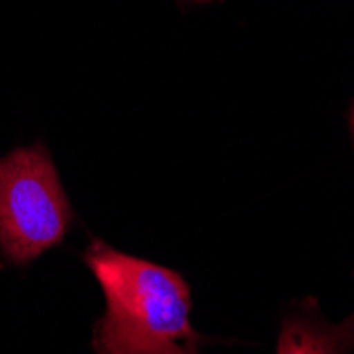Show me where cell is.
I'll return each instance as SVG.
<instances>
[{
	"label": "cell",
	"instance_id": "cell-5",
	"mask_svg": "<svg viewBox=\"0 0 354 354\" xmlns=\"http://www.w3.org/2000/svg\"><path fill=\"white\" fill-rule=\"evenodd\" d=\"M348 123H350V132H352V138H354V104L350 109V117H348Z\"/></svg>",
	"mask_w": 354,
	"mask_h": 354
},
{
	"label": "cell",
	"instance_id": "cell-1",
	"mask_svg": "<svg viewBox=\"0 0 354 354\" xmlns=\"http://www.w3.org/2000/svg\"><path fill=\"white\" fill-rule=\"evenodd\" d=\"M83 259L104 295L93 327L95 354H202V337L189 320V286L178 272L102 240H93Z\"/></svg>",
	"mask_w": 354,
	"mask_h": 354
},
{
	"label": "cell",
	"instance_id": "cell-3",
	"mask_svg": "<svg viewBox=\"0 0 354 354\" xmlns=\"http://www.w3.org/2000/svg\"><path fill=\"white\" fill-rule=\"evenodd\" d=\"M354 314L342 323H329L308 299L297 312L284 316L276 354H352Z\"/></svg>",
	"mask_w": 354,
	"mask_h": 354
},
{
	"label": "cell",
	"instance_id": "cell-2",
	"mask_svg": "<svg viewBox=\"0 0 354 354\" xmlns=\"http://www.w3.org/2000/svg\"><path fill=\"white\" fill-rule=\"evenodd\" d=\"M73 223V208L53 157L43 142L0 157V252L26 266L57 246Z\"/></svg>",
	"mask_w": 354,
	"mask_h": 354
},
{
	"label": "cell",
	"instance_id": "cell-4",
	"mask_svg": "<svg viewBox=\"0 0 354 354\" xmlns=\"http://www.w3.org/2000/svg\"><path fill=\"white\" fill-rule=\"evenodd\" d=\"M183 5H206V3H212V0H180Z\"/></svg>",
	"mask_w": 354,
	"mask_h": 354
}]
</instances>
